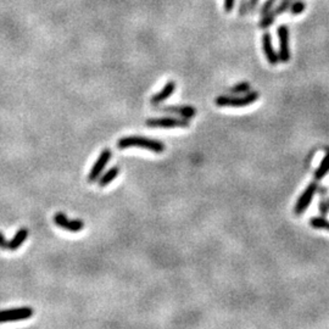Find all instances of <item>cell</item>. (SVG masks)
Here are the masks:
<instances>
[{"label": "cell", "mask_w": 329, "mask_h": 329, "mask_svg": "<svg viewBox=\"0 0 329 329\" xmlns=\"http://www.w3.org/2000/svg\"><path fill=\"white\" fill-rule=\"evenodd\" d=\"M277 1H278V0H266V1L263 2V5L261 6L260 14L263 15V14H267V12L272 11L273 7H274V4Z\"/></svg>", "instance_id": "obj_20"}, {"label": "cell", "mask_w": 329, "mask_h": 329, "mask_svg": "<svg viewBox=\"0 0 329 329\" xmlns=\"http://www.w3.org/2000/svg\"><path fill=\"white\" fill-rule=\"evenodd\" d=\"M176 85L177 84L174 81H169V82H167L166 85H164L160 92L153 95V98H151V100H150L151 104H153V105H159V104L164 103V100H167V99H168L174 93V90H176Z\"/></svg>", "instance_id": "obj_11"}, {"label": "cell", "mask_w": 329, "mask_h": 329, "mask_svg": "<svg viewBox=\"0 0 329 329\" xmlns=\"http://www.w3.org/2000/svg\"><path fill=\"white\" fill-rule=\"evenodd\" d=\"M310 226L315 229H326L329 232V221L325 217H313L310 219Z\"/></svg>", "instance_id": "obj_17"}, {"label": "cell", "mask_w": 329, "mask_h": 329, "mask_svg": "<svg viewBox=\"0 0 329 329\" xmlns=\"http://www.w3.org/2000/svg\"><path fill=\"white\" fill-rule=\"evenodd\" d=\"M305 9H306L305 1H302V0H295V1L290 5L289 11H290V14L295 16V15L302 14V12L305 11Z\"/></svg>", "instance_id": "obj_18"}, {"label": "cell", "mask_w": 329, "mask_h": 329, "mask_svg": "<svg viewBox=\"0 0 329 329\" xmlns=\"http://www.w3.org/2000/svg\"><path fill=\"white\" fill-rule=\"evenodd\" d=\"M259 98V92L250 90L247 94L238 95V97L237 95H219L216 98L215 103L219 108H245L254 104Z\"/></svg>", "instance_id": "obj_2"}, {"label": "cell", "mask_w": 329, "mask_h": 329, "mask_svg": "<svg viewBox=\"0 0 329 329\" xmlns=\"http://www.w3.org/2000/svg\"><path fill=\"white\" fill-rule=\"evenodd\" d=\"M132 146L146 149V150L154 151L156 154L164 153V149H166L163 141L144 138V137H125V138H121L117 143L118 149H127L132 148Z\"/></svg>", "instance_id": "obj_1"}, {"label": "cell", "mask_w": 329, "mask_h": 329, "mask_svg": "<svg viewBox=\"0 0 329 329\" xmlns=\"http://www.w3.org/2000/svg\"><path fill=\"white\" fill-rule=\"evenodd\" d=\"M250 90H251V85L249 82H239L233 85L232 88H229L228 93L232 95H243L249 93Z\"/></svg>", "instance_id": "obj_15"}, {"label": "cell", "mask_w": 329, "mask_h": 329, "mask_svg": "<svg viewBox=\"0 0 329 329\" xmlns=\"http://www.w3.org/2000/svg\"><path fill=\"white\" fill-rule=\"evenodd\" d=\"M118 173H120V167L118 166H115L112 167V168L109 169V171H106L105 173L99 178V187L104 188V187L109 186V184L118 176Z\"/></svg>", "instance_id": "obj_13"}, {"label": "cell", "mask_w": 329, "mask_h": 329, "mask_svg": "<svg viewBox=\"0 0 329 329\" xmlns=\"http://www.w3.org/2000/svg\"><path fill=\"white\" fill-rule=\"evenodd\" d=\"M275 17H277V14H275L273 10L272 11L267 12V14H263L261 20H260V22H259V27L262 29L268 28V27H271L273 24H274Z\"/></svg>", "instance_id": "obj_16"}, {"label": "cell", "mask_w": 329, "mask_h": 329, "mask_svg": "<svg viewBox=\"0 0 329 329\" xmlns=\"http://www.w3.org/2000/svg\"><path fill=\"white\" fill-rule=\"evenodd\" d=\"M294 1H295V0H282V1L279 2V5H278V6L275 7V10H274V12L277 14V16H278V15L284 14L285 11H288V10H289V7H290V5H292Z\"/></svg>", "instance_id": "obj_19"}, {"label": "cell", "mask_w": 329, "mask_h": 329, "mask_svg": "<svg viewBox=\"0 0 329 329\" xmlns=\"http://www.w3.org/2000/svg\"><path fill=\"white\" fill-rule=\"evenodd\" d=\"M234 5H235V0H224V11L227 12V14H229V12L233 11V9H234Z\"/></svg>", "instance_id": "obj_22"}, {"label": "cell", "mask_w": 329, "mask_h": 329, "mask_svg": "<svg viewBox=\"0 0 329 329\" xmlns=\"http://www.w3.org/2000/svg\"><path fill=\"white\" fill-rule=\"evenodd\" d=\"M328 173H329V150H327L325 158L322 159L320 166L317 167V169L315 171V174H313V176H315L316 181H321V179L325 178Z\"/></svg>", "instance_id": "obj_14"}, {"label": "cell", "mask_w": 329, "mask_h": 329, "mask_svg": "<svg viewBox=\"0 0 329 329\" xmlns=\"http://www.w3.org/2000/svg\"><path fill=\"white\" fill-rule=\"evenodd\" d=\"M53 219H54V223L56 224L57 227L68 230V232L77 233L84 228V222H83L82 219H68L65 214H62V212H57Z\"/></svg>", "instance_id": "obj_7"}, {"label": "cell", "mask_w": 329, "mask_h": 329, "mask_svg": "<svg viewBox=\"0 0 329 329\" xmlns=\"http://www.w3.org/2000/svg\"><path fill=\"white\" fill-rule=\"evenodd\" d=\"M7 243H9V240L5 239L4 234H2V233L0 232V249H1V250H7Z\"/></svg>", "instance_id": "obj_24"}, {"label": "cell", "mask_w": 329, "mask_h": 329, "mask_svg": "<svg viewBox=\"0 0 329 329\" xmlns=\"http://www.w3.org/2000/svg\"><path fill=\"white\" fill-rule=\"evenodd\" d=\"M250 12L249 10V0H240L239 2V9H238V14L240 16H245Z\"/></svg>", "instance_id": "obj_21"}, {"label": "cell", "mask_w": 329, "mask_h": 329, "mask_svg": "<svg viewBox=\"0 0 329 329\" xmlns=\"http://www.w3.org/2000/svg\"><path fill=\"white\" fill-rule=\"evenodd\" d=\"M145 125L150 128H187L189 127V121L187 118H149L145 121Z\"/></svg>", "instance_id": "obj_5"}, {"label": "cell", "mask_w": 329, "mask_h": 329, "mask_svg": "<svg viewBox=\"0 0 329 329\" xmlns=\"http://www.w3.org/2000/svg\"><path fill=\"white\" fill-rule=\"evenodd\" d=\"M28 234H29L28 229L20 228L16 232V234L14 235V238H12L11 240H9V243H7V250H10V251H15V250L20 249L21 245L24 244V243L26 242L27 238H28Z\"/></svg>", "instance_id": "obj_12"}, {"label": "cell", "mask_w": 329, "mask_h": 329, "mask_svg": "<svg viewBox=\"0 0 329 329\" xmlns=\"http://www.w3.org/2000/svg\"><path fill=\"white\" fill-rule=\"evenodd\" d=\"M318 209H320V212H322L323 216H326V215L329 212V202L323 200V201H321L320 205H318Z\"/></svg>", "instance_id": "obj_23"}, {"label": "cell", "mask_w": 329, "mask_h": 329, "mask_svg": "<svg viewBox=\"0 0 329 329\" xmlns=\"http://www.w3.org/2000/svg\"><path fill=\"white\" fill-rule=\"evenodd\" d=\"M111 159V150L110 149H104L101 151V154L99 155L98 160L95 161L94 164H93L92 169H90L89 174H88V182H95L97 179L100 177V174L103 173V171L105 169L106 164H109Z\"/></svg>", "instance_id": "obj_8"}, {"label": "cell", "mask_w": 329, "mask_h": 329, "mask_svg": "<svg viewBox=\"0 0 329 329\" xmlns=\"http://www.w3.org/2000/svg\"><path fill=\"white\" fill-rule=\"evenodd\" d=\"M156 110L164 113H172V115H178L181 117L193 118L196 115V109L192 108V106H159Z\"/></svg>", "instance_id": "obj_10"}, {"label": "cell", "mask_w": 329, "mask_h": 329, "mask_svg": "<svg viewBox=\"0 0 329 329\" xmlns=\"http://www.w3.org/2000/svg\"><path fill=\"white\" fill-rule=\"evenodd\" d=\"M34 313L32 307H17L10 308V310L0 311V323L6 322H17V321H24L31 318Z\"/></svg>", "instance_id": "obj_4"}, {"label": "cell", "mask_w": 329, "mask_h": 329, "mask_svg": "<svg viewBox=\"0 0 329 329\" xmlns=\"http://www.w3.org/2000/svg\"><path fill=\"white\" fill-rule=\"evenodd\" d=\"M259 1H260V0H249V10H250V12H252L255 9H256L257 5H259Z\"/></svg>", "instance_id": "obj_25"}, {"label": "cell", "mask_w": 329, "mask_h": 329, "mask_svg": "<svg viewBox=\"0 0 329 329\" xmlns=\"http://www.w3.org/2000/svg\"><path fill=\"white\" fill-rule=\"evenodd\" d=\"M262 49L265 53V56L267 59L268 64L275 66L279 62V56H278V53L275 52L274 47H273L272 42V35L271 33L265 32L262 35Z\"/></svg>", "instance_id": "obj_9"}, {"label": "cell", "mask_w": 329, "mask_h": 329, "mask_svg": "<svg viewBox=\"0 0 329 329\" xmlns=\"http://www.w3.org/2000/svg\"><path fill=\"white\" fill-rule=\"evenodd\" d=\"M277 35H278V43H279V50H278V56H279V61L283 64H287L292 56V52H290L289 45V29H288L287 25H280L277 28Z\"/></svg>", "instance_id": "obj_3"}, {"label": "cell", "mask_w": 329, "mask_h": 329, "mask_svg": "<svg viewBox=\"0 0 329 329\" xmlns=\"http://www.w3.org/2000/svg\"><path fill=\"white\" fill-rule=\"evenodd\" d=\"M317 192H318V186L316 182H312V183L308 184L307 188L303 191V193L299 196L298 201H296L294 209L296 215H302L303 212L306 211V209L310 206V204L312 202L313 197H315V194L317 193Z\"/></svg>", "instance_id": "obj_6"}]
</instances>
